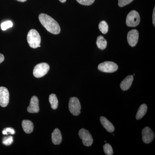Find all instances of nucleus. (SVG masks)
Listing matches in <instances>:
<instances>
[{
	"instance_id": "obj_5",
	"label": "nucleus",
	"mask_w": 155,
	"mask_h": 155,
	"mask_svg": "<svg viewBox=\"0 0 155 155\" xmlns=\"http://www.w3.org/2000/svg\"><path fill=\"white\" fill-rule=\"evenodd\" d=\"M118 65L111 61H106L101 63L98 66V69L100 71L107 73H112L116 72L118 70Z\"/></svg>"
},
{
	"instance_id": "obj_15",
	"label": "nucleus",
	"mask_w": 155,
	"mask_h": 155,
	"mask_svg": "<svg viewBox=\"0 0 155 155\" xmlns=\"http://www.w3.org/2000/svg\"><path fill=\"white\" fill-rule=\"evenodd\" d=\"M22 128L25 133L30 134L33 131L34 125L32 122L30 120H23L22 122Z\"/></svg>"
},
{
	"instance_id": "obj_6",
	"label": "nucleus",
	"mask_w": 155,
	"mask_h": 155,
	"mask_svg": "<svg viewBox=\"0 0 155 155\" xmlns=\"http://www.w3.org/2000/svg\"><path fill=\"white\" fill-rule=\"evenodd\" d=\"M69 108L70 113L74 116H78L80 114L81 105L78 98L75 97L70 98L69 103Z\"/></svg>"
},
{
	"instance_id": "obj_28",
	"label": "nucleus",
	"mask_w": 155,
	"mask_h": 155,
	"mask_svg": "<svg viewBox=\"0 0 155 155\" xmlns=\"http://www.w3.org/2000/svg\"><path fill=\"white\" fill-rule=\"evenodd\" d=\"M2 134L4 135H8V132H7V131L5 129L3 130Z\"/></svg>"
},
{
	"instance_id": "obj_22",
	"label": "nucleus",
	"mask_w": 155,
	"mask_h": 155,
	"mask_svg": "<svg viewBox=\"0 0 155 155\" xmlns=\"http://www.w3.org/2000/svg\"><path fill=\"white\" fill-rule=\"evenodd\" d=\"M76 1L81 5L89 6L93 4L95 0H76Z\"/></svg>"
},
{
	"instance_id": "obj_30",
	"label": "nucleus",
	"mask_w": 155,
	"mask_h": 155,
	"mask_svg": "<svg viewBox=\"0 0 155 155\" xmlns=\"http://www.w3.org/2000/svg\"><path fill=\"white\" fill-rule=\"evenodd\" d=\"M59 1H60V2H61L64 3L66 2V1H67V0H59Z\"/></svg>"
},
{
	"instance_id": "obj_26",
	"label": "nucleus",
	"mask_w": 155,
	"mask_h": 155,
	"mask_svg": "<svg viewBox=\"0 0 155 155\" xmlns=\"http://www.w3.org/2000/svg\"><path fill=\"white\" fill-rule=\"evenodd\" d=\"M153 24L154 26H155V8L153 9Z\"/></svg>"
},
{
	"instance_id": "obj_21",
	"label": "nucleus",
	"mask_w": 155,
	"mask_h": 155,
	"mask_svg": "<svg viewBox=\"0 0 155 155\" xmlns=\"http://www.w3.org/2000/svg\"><path fill=\"white\" fill-rule=\"evenodd\" d=\"M13 23L11 21H6L1 24V28L2 30L5 31L8 28H11L13 26Z\"/></svg>"
},
{
	"instance_id": "obj_20",
	"label": "nucleus",
	"mask_w": 155,
	"mask_h": 155,
	"mask_svg": "<svg viewBox=\"0 0 155 155\" xmlns=\"http://www.w3.org/2000/svg\"><path fill=\"white\" fill-rule=\"evenodd\" d=\"M104 150L105 153L107 155H113L114 154L113 148L109 143H106L104 146Z\"/></svg>"
},
{
	"instance_id": "obj_16",
	"label": "nucleus",
	"mask_w": 155,
	"mask_h": 155,
	"mask_svg": "<svg viewBox=\"0 0 155 155\" xmlns=\"http://www.w3.org/2000/svg\"><path fill=\"white\" fill-rule=\"evenodd\" d=\"M147 111V107L145 104H143L139 108L138 111L137 113L136 118L137 120H140L146 114Z\"/></svg>"
},
{
	"instance_id": "obj_23",
	"label": "nucleus",
	"mask_w": 155,
	"mask_h": 155,
	"mask_svg": "<svg viewBox=\"0 0 155 155\" xmlns=\"http://www.w3.org/2000/svg\"><path fill=\"white\" fill-rule=\"evenodd\" d=\"M13 142V137L12 136L5 137L3 141V144L6 146H9L12 144Z\"/></svg>"
},
{
	"instance_id": "obj_2",
	"label": "nucleus",
	"mask_w": 155,
	"mask_h": 155,
	"mask_svg": "<svg viewBox=\"0 0 155 155\" xmlns=\"http://www.w3.org/2000/svg\"><path fill=\"white\" fill-rule=\"evenodd\" d=\"M27 41L31 48H37L40 47L41 38L39 34L35 29H31L27 35Z\"/></svg>"
},
{
	"instance_id": "obj_8",
	"label": "nucleus",
	"mask_w": 155,
	"mask_h": 155,
	"mask_svg": "<svg viewBox=\"0 0 155 155\" xmlns=\"http://www.w3.org/2000/svg\"><path fill=\"white\" fill-rule=\"evenodd\" d=\"M9 102V93L8 89L4 87H0V106L2 107H7Z\"/></svg>"
},
{
	"instance_id": "obj_27",
	"label": "nucleus",
	"mask_w": 155,
	"mask_h": 155,
	"mask_svg": "<svg viewBox=\"0 0 155 155\" xmlns=\"http://www.w3.org/2000/svg\"><path fill=\"white\" fill-rule=\"evenodd\" d=\"M5 60V57L2 54H0V64L2 63Z\"/></svg>"
},
{
	"instance_id": "obj_4",
	"label": "nucleus",
	"mask_w": 155,
	"mask_h": 155,
	"mask_svg": "<svg viewBox=\"0 0 155 155\" xmlns=\"http://www.w3.org/2000/svg\"><path fill=\"white\" fill-rule=\"evenodd\" d=\"M49 69V65L47 63H43L37 64L34 69V76L38 78L43 77L47 74Z\"/></svg>"
},
{
	"instance_id": "obj_10",
	"label": "nucleus",
	"mask_w": 155,
	"mask_h": 155,
	"mask_svg": "<svg viewBox=\"0 0 155 155\" xmlns=\"http://www.w3.org/2000/svg\"><path fill=\"white\" fill-rule=\"evenodd\" d=\"M139 38V32L136 29H132L127 34V40L131 47H134L137 44Z\"/></svg>"
},
{
	"instance_id": "obj_1",
	"label": "nucleus",
	"mask_w": 155,
	"mask_h": 155,
	"mask_svg": "<svg viewBox=\"0 0 155 155\" xmlns=\"http://www.w3.org/2000/svg\"><path fill=\"white\" fill-rule=\"evenodd\" d=\"M39 19L43 26L50 33L58 35L61 32V28L58 22L47 14H40Z\"/></svg>"
},
{
	"instance_id": "obj_17",
	"label": "nucleus",
	"mask_w": 155,
	"mask_h": 155,
	"mask_svg": "<svg viewBox=\"0 0 155 155\" xmlns=\"http://www.w3.org/2000/svg\"><path fill=\"white\" fill-rule=\"evenodd\" d=\"M97 46L101 50H104L107 47V40L102 35L98 37L96 42Z\"/></svg>"
},
{
	"instance_id": "obj_25",
	"label": "nucleus",
	"mask_w": 155,
	"mask_h": 155,
	"mask_svg": "<svg viewBox=\"0 0 155 155\" xmlns=\"http://www.w3.org/2000/svg\"><path fill=\"white\" fill-rule=\"evenodd\" d=\"M5 130L7 131V132L8 133L11 134H15V130L13 128H11V127H8V128H6Z\"/></svg>"
},
{
	"instance_id": "obj_3",
	"label": "nucleus",
	"mask_w": 155,
	"mask_h": 155,
	"mask_svg": "<svg viewBox=\"0 0 155 155\" xmlns=\"http://www.w3.org/2000/svg\"><path fill=\"white\" fill-rule=\"evenodd\" d=\"M140 16L137 11H132L127 14L126 19V24L129 27H135L139 24Z\"/></svg>"
},
{
	"instance_id": "obj_29",
	"label": "nucleus",
	"mask_w": 155,
	"mask_h": 155,
	"mask_svg": "<svg viewBox=\"0 0 155 155\" xmlns=\"http://www.w3.org/2000/svg\"><path fill=\"white\" fill-rule=\"evenodd\" d=\"M17 1H18V2H25V1H27V0H17Z\"/></svg>"
},
{
	"instance_id": "obj_11",
	"label": "nucleus",
	"mask_w": 155,
	"mask_h": 155,
	"mask_svg": "<svg viewBox=\"0 0 155 155\" xmlns=\"http://www.w3.org/2000/svg\"><path fill=\"white\" fill-rule=\"evenodd\" d=\"M27 111L28 113L32 114L38 113L39 111L38 99L35 96L31 98L29 105L27 108Z\"/></svg>"
},
{
	"instance_id": "obj_13",
	"label": "nucleus",
	"mask_w": 155,
	"mask_h": 155,
	"mask_svg": "<svg viewBox=\"0 0 155 155\" xmlns=\"http://www.w3.org/2000/svg\"><path fill=\"white\" fill-rule=\"evenodd\" d=\"M100 121L104 127L109 132H113L115 130V127L110 121L104 116H101Z\"/></svg>"
},
{
	"instance_id": "obj_7",
	"label": "nucleus",
	"mask_w": 155,
	"mask_h": 155,
	"mask_svg": "<svg viewBox=\"0 0 155 155\" xmlns=\"http://www.w3.org/2000/svg\"><path fill=\"white\" fill-rule=\"evenodd\" d=\"M78 135L80 138L82 140L84 145L86 147H90L92 144L93 139L88 130L84 128H82L79 130Z\"/></svg>"
},
{
	"instance_id": "obj_24",
	"label": "nucleus",
	"mask_w": 155,
	"mask_h": 155,
	"mask_svg": "<svg viewBox=\"0 0 155 155\" xmlns=\"http://www.w3.org/2000/svg\"><path fill=\"white\" fill-rule=\"evenodd\" d=\"M134 0H118V5L120 7H123L130 4Z\"/></svg>"
},
{
	"instance_id": "obj_18",
	"label": "nucleus",
	"mask_w": 155,
	"mask_h": 155,
	"mask_svg": "<svg viewBox=\"0 0 155 155\" xmlns=\"http://www.w3.org/2000/svg\"><path fill=\"white\" fill-rule=\"evenodd\" d=\"M49 101L50 104H51V107L53 109L56 110L58 108V100L55 94H52L50 95L49 97Z\"/></svg>"
},
{
	"instance_id": "obj_12",
	"label": "nucleus",
	"mask_w": 155,
	"mask_h": 155,
	"mask_svg": "<svg viewBox=\"0 0 155 155\" xmlns=\"http://www.w3.org/2000/svg\"><path fill=\"white\" fill-rule=\"evenodd\" d=\"M134 80L133 75H130L125 78L121 84H120V87L124 91H127L129 89L132 84Z\"/></svg>"
},
{
	"instance_id": "obj_9",
	"label": "nucleus",
	"mask_w": 155,
	"mask_h": 155,
	"mask_svg": "<svg viewBox=\"0 0 155 155\" xmlns=\"http://www.w3.org/2000/svg\"><path fill=\"white\" fill-rule=\"evenodd\" d=\"M143 141L144 143L148 144L151 142L154 138L153 131L149 127H146L143 128L142 132Z\"/></svg>"
},
{
	"instance_id": "obj_19",
	"label": "nucleus",
	"mask_w": 155,
	"mask_h": 155,
	"mask_svg": "<svg viewBox=\"0 0 155 155\" xmlns=\"http://www.w3.org/2000/svg\"><path fill=\"white\" fill-rule=\"evenodd\" d=\"M99 28L102 33L104 34H106L107 33L109 29L107 23L105 21H102L100 22L99 25Z\"/></svg>"
},
{
	"instance_id": "obj_14",
	"label": "nucleus",
	"mask_w": 155,
	"mask_h": 155,
	"mask_svg": "<svg viewBox=\"0 0 155 155\" xmlns=\"http://www.w3.org/2000/svg\"><path fill=\"white\" fill-rule=\"evenodd\" d=\"M52 141L55 145L61 144L62 141V136L61 131L58 128H56L52 134Z\"/></svg>"
}]
</instances>
